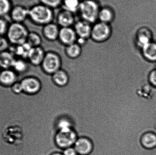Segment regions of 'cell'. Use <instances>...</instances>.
Listing matches in <instances>:
<instances>
[{"mask_svg":"<svg viewBox=\"0 0 156 155\" xmlns=\"http://www.w3.org/2000/svg\"><path fill=\"white\" fill-rule=\"evenodd\" d=\"M54 10L39 3L29 8L28 19L36 25L44 26L54 22Z\"/></svg>","mask_w":156,"mask_h":155,"instance_id":"6da1fadb","label":"cell"},{"mask_svg":"<svg viewBox=\"0 0 156 155\" xmlns=\"http://www.w3.org/2000/svg\"><path fill=\"white\" fill-rule=\"evenodd\" d=\"M101 6L98 0H82L77 13L81 19L93 24L98 21Z\"/></svg>","mask_w":156,"mask_h":155,"instance_id":"7a4b0ae2","label":"cell"},{"mask_svg":"<svg viewBox=\"0 0 156 155\" xmlns=\"http://www.w3.org/2000/svg\"><path fill=\"white\" fill-rule=\"evenodd\" d=\"M29 32L24 24L12 22L5 36L11 45H18L26 42Z\"/></svg>","mask_w":156,"mask_h":155,"instance_id":"3957f363","label":"cell"},{"mask_svg":"<svg viewBox=\"0 0 156 155\" xmlns=\"http://www.w3.org/2000/svg\"><path fill=\"white\" fill-rule=\"evenodd\" d=\"M113 29L111 24L97 21L92 24L90 38L97 43L105 42L112 37Z\"/></svg>","mask_w":156,"mask_h":155,"instance_id":"277c9868","label":"cell"},{"mask_svg":"<svg viewBox=\"0 0 156 155\" xmlns=\"http://www.w3.org/2000/svg\"><path fill=\"white\" fill-rule=\"evenodd\" d=\"M62 56L55 51H47L41 64L42 70L48 74L53 75L61 69Z\"/></svg>","mask_w":156,"mask_h":155,"instance_id":"5b68a950","label":"cell"},{"mask_svg":"<svg viewBox=\"0 0 156 155\" xmlns=\"http://www.w3.org/2000/svg\"><path fill=\"white\" fill-rule=\"evenodd\" d=\"M78 136L74 129L65 131H58L55 136V143L60 149L64 150L74 146Z\"/></svg>","mask_w":156,"mask_h":155,"instance_id":"8992f818","label":"cell"},{"mask_svg":"<svg viewBox=\"0 0 156 155\" xmlns=\"http://www.w3.org/2000/svg\"><path fill=\"white\" fill-rule=\"evenodd\" d=\"M20 82L23 87V93L27 95L37 94L39 93L42 87L40 80L33 76H27Z\"/></svg>","mask_w":156,"mask_h":155,"instance_id":"52a82bcc","label":"cell"},{"mask_svg":"<svg viewBox=\"0 0 156 155\" xmlns=\"http://www.w3.org/2000/svg\"><path fill=\"white\" fill-rule=\"evenodd\" d=\"M76 21L75 13L62 8L56 17V23L60 28L73 27Z\"/></svg>","mask_w":156,"mask_h":155,"instance_id":"ba28073f","label":"cell"},{"mask_svg":"<svg viewBox=\"0 0 156 155\" xmlns=\"http://www.w3.org/2000/svg\"><path fill=\"white\" fill-rule=\"evenodd\" d=\"M29 8L22 5H13L9 16L10 20L13 22L24 23L28 19Z\"/></svg>","mask_w":156,"mask_h":155,"instance_id":"9c48e42d","label":"cell"},{"mask_svg":"<svg viewBox=\"0 0 156 155\" xmlns=\"http://www.w3.org/2000/svg\"><path fill=\"white\" fill-rule=\"evenodd\" d=\"M77 35L73 27H61L59 31L58 41L65 46L76 42Z\"/></svg>","mask_w":156,"mask_h":155,"instance_id":"30bf717a","label":"cell"},{"mask_svg":"<svg viewBox=\"0 0 156 155\" xmlns=\"http://www.w3.org/2000/svg\"><path fill=\"white\" fill-rule=\"evenodd\" d=\"M92 24L80 19L76 20L73 25L78 38L88 40L90 38Z\"/></svg>","mask_w":156,"mask_h":155,"instance_id":"8fae6325","label":"cell"},{"mask_svg":"<svg viewBox=\"0 0 156 155\" xmlns=\"http://www.w3.org/2000/svg\"><path fill=\"white\" fill-rule=\"evenodd\" d=\"M46 52L42 46L32 47L27 56V61L32 66H40Z\"/></svg>","mask_w":156,"mask_h":155,"instance_id":"7c38bea8","label":"cell"},{"mask_svg":"<svg viewBox=\"0 0 156 155\" xmlns=\"http://www.w3.org/2000/svg\"><path fill=\"white\" fill-rule=\"evenodd\" d=\"M18 81V74L12 68L2 69L0 72V85L11 87Z\"/></svg>","mask_w":156,"mask_h":155,"instance_id":"4fadbf2b","label":"cell"},{"mask_svg":"<svg viewBox=\"0 0 156 155\" xmlns=\"http://www.w3.org/2000/svg\"><path fill=\"white\" fill-rule=\"evenodd\" d=\"M73 147L79 155H88L93 149L92 142L85 137H78Z\"/></svg>","mask_w":156,"mask_h":155,"instance_id":"5bb4252c","label":"cell"},{"mask_svg":"<svg viewBox=\"0 0 156 155\" xmlns=\"http://www.w3.org/2000/svg\"><path fill=\"white\" fill-rule=\"evenodd\" d=\"M60 27L54 22L43 26L42 34L45 39L49 42H55L58 40Z\"/></svg>","mask_w":156,"mask_h":155,"instance_id":"9a60e30c","label":"cell"},{"mask_svg":"<svg viewBox=\"0 0 156 155\" xmlns=\"http://www.w3.org/2000/svg\"><path fill=\"white\" fill-rule=\"evenodd\" d=\"M153 34L147 27L140 28L136 33V42L137 46L142 49L144 46L152 42Z\"/></svg>","mask_w":156,"mask_h":155,"instance_id":"2e32d148","label":"cell"},{"mask_svg":"<svg viewBox=\"0 0 156 155\" xmlns=\"http://www.w3.org/2000/svg\"><path fill=\"white\" fill-rule=\"evenodd\" d=\"M115 18V13L112 7L109 5L101 6L98 14V21L111 24Z\"/></svg>","mask_w":156,"mask_h":155,"instance_id":"e0dca14e","label":"cell"},{"mask_svg":"<svg viewBox=\"0 0 156 155\" xmlns=\"http://www.w3.org/2000/svg\"><path fill=\"white\" fill-rule=\"evenodd\" d=\"M13 48H9L11 52L16 58H22L27 60V56L31 50V47L27 42L18 45H12Z\"/></svg>","mask_w":156,"mask_h":155,"instance_id":"ac0fdd59","label":"cell"},{"mask_svg":"<svg viewBox=\"0 0 156 155\" xmlns=\"http://www.w3.org/2000/svg\"><path fill=\"white\" fill-rule=\"evenodd\" d=\"M65 54L66 57L71 60L80 58L82 54V47L77 42L65 46Z\"/></svg>","mask_w":156,"mask_h":155,"instance_id":"d6986e66","label":"cell"},{"mask_svg":"<svg viewBox=\"0 0 156 155\" xmlns=\"http://www.w3.org/2000/svg\"><path fill=\"white\" fill-rule=\"evenodd\" d=\"M142 54L146 61L152 62H156V42H150L141 49Z\"/></svg>","mask_w":156,"mask_h":155,"instance_id":"ffe728a7","label":"cell"},{"mask_svg":"<svg viewBox=\"0 0 156 155\" xmlns=\"http://www.w3.org/2000/svg\"><path fill=\"white\" fill-rule=\"evenodd\" d=\"M142 146L147 150L156 148V134L153 132H147L144 134L141 138Z\"/></svg>","mask_w":156,"mask_h":155,"instance_id":"44dd1931","label":"cell"},{"mask_svg":"<svg viewBox=\"0 0 156 155\" xmlns=\"http://www.w3.org/2000/svg\"><path fill=\"white\" fill-rule=\"evenodd\" d=\"M31 66L27 60L16 57L12 69L17 74H24L30 71Z\"/></svg>","mask_w":156,"mask_h":155,"instance_id":"7402d4cb","label":"cell"},{"mask_svg":"<svg viewBox=\"0 0 156 155\" xmlns=\"http://www.w3.org/2000/svg\"><path fill=\"white\" fill-rule=\"evenodd\" d=\"M58 131H65L74 129V123L73 119L67 116H60L56 124Z\"/></svg>","mask_w":156,"mask_h":155,"instance_id":"603a6c76","label":"cell"},{"mask_svg":"<svg viewBox=\"0 0 156 155\" xmlns=\"http://www.w3.org/2000/svg\"><path fill=\"white\" fill-rule=\"evenodd\" d=\"M16 57L8 51L0 53V68L2 69L12 68Z\"/></svg>","mask_w":156,"mask_h":155,"instance_id":"cb8c5ba5","label":"cell"},{"mask_svg":"<svg viewBox=\"0 0 156 155\" xmlns=\"http://www.w3.org/2000/svg\"><path fill=\"white\" fill-rule=\"evenodd\" d=\"M53 82L57 85L59 86H64L66 85L69 83L68 75L67 73L61 69L52 75Z\"/></svg>","mask_w":156,"mask_h":155,"instance_id":"d4e9b609","label":"cell"},{"mask_svg":"<svg viewBox=\"0 0 156 155\" xmlns=\"http://www.w3.org/2000/svg\"><path fill=\"white\" fill-rule=\"evenodd\" d=\"M43 40L41 35L34 31L29 32L27 39L26 42L31 47L41 46Z\"/></svg>","mask_w":156,"mask_h":155,"instance_id":"484cf974","label":"cell"},{"mask_svg":"<svg viewBox=\"0 0 156 155\" xmlns=\"http://www.w3.org/2000/svg\"><path fill=\"white\" fill-rule=\"evenodd\" d=\"M82 0H62L61 8L74 13H77Z\"/></svg>","mask_w":156,"mask_h":155,"instance_id":"4316f807","label":"cell"},{"mask_svg":"<svg viewBox=\"0 0 156 155\" xmlns=\"http://www.w3.org/2000/svg\"><path fill=\"white\" fill-rule=\"evenodd\" d=\"M13 5L12 0H0V17L9 16Z\"/></svg>","mask_w":156,"mask_h":155,"instance_id":"83f0119b","label":"cell"},{"mask_svg":"<svg viewBox=\"0 0 156 155\" xmlns=\"http://www.w3.org/2000/svg\"><path fill=\"white\" fill-rule=\"evenodd\" d=\"M41 3L55 10L61 7L62 0H39Z\"/></svg>","mask_w":156,"mask_h":155,"instance_id":"f1b7e54d","label":"cell"},{"mask_svg":"<svg viewBox=\"0 0 156 155\" xmlns=\"http://www.w3.org/2000/svg\"><path fill=\"white\" fill-rule=\"evenodd\" d=\"M10 23L5 17H0V36H6Z\"/></svg>","mask_w":156,"mask_h":155,"instance_id":"f546056e","label":"cell"},{"mask_svg":"<svg viewBox=\"0 0 156 155\" xmlns=\"http://www.w3.org/2000/svg\"><path fill=\"white\" fill-rule=\"evenodd\" d=\"M10 45L6 36H0V53L8 51Z\"/></svg>","mask_w":156,"mask_h":155,"instance_id":"4dcf8cb0","label":"cell"},{"mask_svg":"<svg viewBox=\"0 0 156 155\" xmlns=\"http://www.w3.org/2000/svg\"><path fill=\"white\" fill-rule=\"evenodd\" d=\"M11 91L15 95H20L23 93V87L20 81H17L10 87Z\"/></svg>","mask_w":156,"mask_h":155,"instance_id":"1f68e13d","label":"cell"},{"mask_svg":"<svg viewBox=\"0 0 156 155\" xmlns=\"http://www.w3.org/2000/svg\"><path fill=\"white\" fill-rule=\"evenodd\" d=\"M148 81L151 86L156 88V69H154L149 73Z\"/></svg>","mask_w":156,"mask_h":155,"instance_id":"d6a6232c","label":"cell"},{"mask_svg":"<svg viewBox=\"0 0 156 155\" xmlns=\"http://www.w3.org/2000/svg\"><path fill=\"white\" fill-rule=\"evenodd\" d=\"M62 154L63 155H79L74 147H68L64 149Z\"/></svg>","mask_w":156,"mask_h":155,"instance_id":"836d02e7","label":"cell"},{"mask_svg":"<svg viewBox=\"0 0 156 155\" xmlns=\"http://www.w3.org/2000/svg\"><path fill=\"white\" fill-rule=\"evenodd\" d=\"M51 155H63V154L62 153H55Z\"/></svg>","mask_w":156,"mask_h":155,"instance_id":"e575fe53","label":"cell"},{"mask_svg":"<svg viewBox=\"0 0 156 155\" xmlns=\"http://www.w3.org/2000/svg\"><path fill=\"white\" fill-rule=\"evenodd\" d=\"M0 72H1V70H0Z\"/></svg>","mask_w":156,"mask_h":155,"instance_id":"d590c367","label":"cell"}]
</instances>
